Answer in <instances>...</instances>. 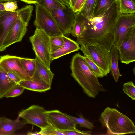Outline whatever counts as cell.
<instances>
[{
	"label": "cell",
	"mask_w": 135,
	"mask_h": 135,
	"mask_svg": "<svg viewBox=\"0 0 135 135\" xmlns=\"http://www.w3.org/2000/svg\"><path fill=\"white\" fill-rule=\"evenodd\" d=\"M119 14L118 1L102 15L88 18L81 14L85 29L81 36L77 37L76 42L81 46L98 44L110 51L114 40L115 26Z\"/></svg>",
	"instance_id": "cell-1"
},
{
	"label": "cell",
	"mask_w": 135,
	"mask_h": 135,
	"mask_svg": "<svg viewBox=\"0 0 135 135\" xmlns=\"http://www.w3.org/2000/svg\"><path fill=\"white\" fill-rule=\"evenodd\" d=\"M71 75L88 96L95 98L99 91H106L98 78L90 70L84 56L79 53L73 56L70 64Z\"/></svg>",
	"instance_id": "cell-2"
},
{
	"label": "cell",
	"mask_w": 135,
	"mask_h": 135,
	"mask_svg": "<svg viewBox=\"0 0 135 135\" xmlns=\"http://www.w3.org/2000/svg\"><path fill=\"white\" fill-rule=\"evenodd\" d=\"M99 120L107 128L108 135H124L135 133L133 122L115 108L107 107L101 114Z\"/></svg>",
	"instance_id": "cell-3"
},
{
	"label": "cell",
	"mask_w": 135,
	"mask_h": 135,
	"mask_svg": "<svg viewBox=\"0 0 135 135\" xmlns=\"http://www.w3.org/2000/svg\"><path fill=\"white\" fill-rule=\"evenodd\" d=\"M29 40L36 57L42 64L50 68L51 62L50 37L43 31L36 28Z\"/></svg>",
	"instance_id": "cell-4"
},
{
	"label": "cell",
	"mask_w": 135,
	"mask_h": 135,
	"mask_svg": "<svg viewBox=\"0 0 135 135\" xmlns=\"http://www.w3.org/2000/svg\"><path fill=\"white\" fill-rule=\"evenodd\" d=\"M33 9H30L16 20L8 32L0 52L4 51L11 45L21 41L27 31Z\"/></svg>",
	"instance_id": "cell-5"
},
{
	"label": "cell",
	"mask_w": 135,
	"mask_h": 135,
	"mask_svg": "<svg viewBox=\"0 0 135 135\" xmlns=\"http://www.w3.org/2000/svg\"><path fill=\"white\" fill-rule=\"evenodd\" d=\"M35 6L36 17L34 25L49 37L64 35L49 12L38 4Z\"/></svg>",
	"instance_id": "cell-6"
},
{
	"label": "cell",
	"mask_w": 135,
	"mask_h": 135,
	"mask_svg": "<svg viewBox=\"0 0 135 135\" xmlns=\"http://www.w3.org/2000/svg\"><path fill=\"white\" fill-rule=\"evenodd\" d=\"M83 54L89 56L104 73L105 76L110 71V53L98 44L81 46Z\"/></svg>",
	"instance_id": "cell-7"
},
{
	"label": "cell",
	"mask_w": 135,
	"mask_h": 135,
	"mask_svg": "<svg viewBox=\"0 0 135 135\" xmlns=\"http://www.w3.org/2000/svg\"><path fill=\"white\" fill-rule=\"evenodd\" d=\"M49 12L64 35L68 36L70 34L75 18V13L72 8L66 6Z\"/></svg>",
	"instance_id": "cell-8"
},
{
	"label": "cell",
	"mask_w": 135,
	"mask_h": 135,
	"mask_svg": "<svg viewBox=\"0 0 135 135\" xmlns=\"http://www.w3.org/2000/svg\"><path fill=\"white\" fill-rule=\"evenodd\" d=\"M46 112L42 107L33 105L21 111L18 116L27 124L36 126L42 129L50 125L47 120Z\"/></svg>",
	"instance_id": "cell-9"
},
{
	"label": "cell",
	"mask_w": 135,
	"mask_h": 135,
	"mask_svg": "<svg viewBox=\"0 0 135 135\" xmlns=\"http://www.w3.org/2000/svg\"><path fill=\"white\" fill-rule=\"evenodd\" d=\"M33 8V6L29 5L14 12L0 11V50L8 32L16 20Z\"/></svg>",
	"instance_id": "cell-10"
},
{
	"label": "cell",
	"mask_w": 135,
	"mask_h": 135,
	"mask_svg": "<svg viewBox=\"0 0 135 135\" xmlns=\"http://www.w3.org/2000/svg\"><path fill=\"white\" fill-rule=\"evenodd\" d=\"M135 26V13L119 14L115 26L113 45L119 49L130 30Z\"/></svg>",
	"instance_id": "cell-11"
},
{
	"label": "cell",
	"mask_w": 135,
	"mask_h": 135,
	"mask_svg": "<svg viewBox=\"0 0 135 135\" xmlns=\"http://www.w3.org/2000/svg\"><path fill=\"white\" fill-rule=\"evenodd\" d=\"M119 59L126 64L135 61V26L129 31L119 49Z\"/></svg>",
	"instance_id": "cell-12"
},
{
	"label": "cell",
	"mask_w": 135,
	"mask_h": 135,
	"mask_svg": "<svg viewBox=\"0 0 135 135\" xmlns=\"http://www.w3.org/2000/svg\"><path fill=\"white\" fill-rule=\"evenodd\" d=\"M20 57L6 55L0 57V68L5 72H12L17 75L21 81L32 79L23 68Z\"/></svg>",
	"instance_id": "cell-13"
},
{
	"label": "cell",
	"mask_w": 135,
	"mask_h": 135,
	"mask_svg": "<svg viewBox=\"0 0 135 135\" xmlns=\"http://www.w3.org/2000/svg\"><path fill=\"white\" fill-rule=\"evenodd\" d=\"M49 124L61 131L76 129V126L68 114L57 110L47 111Z\"/></svg>",
	"instance_id": "cell-14"
},
{
	"label": "cell",
	"mask_w": 135,
	"mask_h": 135,
	"mask_svg": "<svg viewBox=\"0 0 135 135\" xmlns=\"http://www.w3.org/2000/svg\"><path fill=\"white\" fill-rule=\"evenodd\" d=\"M18 116L14 120L5 117H0V135L15 134V132L24 127L27 123L23 120H21Z\"/></svg>",
	"instance_id": "cell-15"
},
{
	"label": "cell",
	"mask_w": 135,
	"mask_h": 135,
	"mask_svg": "<svg viewBox=\"0 0 135 135\" xmlns=\"http://www.w3.org/2000/svg\"><path fill=\"white\" fill-rule=\"evenodd\" d=\"M64 44L60 49L51 53V61L65 55L77 51L80 49L79 44L76 42L63 36Z\"/></svg>",
	"instance_id": "cell-16"
},
{
	"label": "cell",
	"mask_w": 135,
	"mask_h": 135,
	"mask_svg": "<svg viewBox=\"0 0 135 135\" xmlns=\"http://www.w3.org/2000/svg\"><path fill=\"white\" fill-rule=\"evenodd\" d=\"M36 68L32 79L40 80L51 85L54 74L50 68L42 64L36 57Z\"/></svg>",
	"instance_id": "cell-17"
},
{
	"label": "cell",
	"mask_w": 135,
	"mask_h": 135,
	"mask_svg": "<svg viewBox=\"0 0 135 135\" xmlns=\"http://www.w3.org/2000/svg\"><path fill=\"white\" fill-rule=\"evenodd\" d=\"M18 84L25 89L31 91L45 92L51 88V85L44 81L40 80H28L21 81Z\"/></svg>",
	"instance_id": "cell-18"
},
{
	"label": "cell",
	"mask_w": 135,
	"mask_h": 135,
	"mask_svg": "<svg viewBox=\"0 0 135 135\" xmlns=\"http://www.w3.org/2000/svg\"><path fill=\"white\" fill-rule=\"evenodd\" d=\"M110 53V71L115 81L117 82L118 81L119 78L122 76L119 71L118 64L119 58L118 49L113 45Z\"/></svg>",
	"instance_id": "cell-19"
},
{
	"label": "cell",
	"mask_w": 135,
	"mask_h": 135,
	"mask_svg": "<svg viewBox=\"0 0 135 135\" xmlns=\"http://www.w3.org/2000/svg\"><path fill=\"white\" fill-rule=\"evenodd\" d=\"M17 84L10 78L6 72L0 68V99Z\"/></svg>",
	"instance_id": "cell-20"
},
{
	"label": "cell",
	"mask_w": 135,
	"mask_h": 135,
	"mask_svg": "<svg viewBox=\"0 0 135 135\" xmlns=\"http://www.w3.org/2000/svg\"><path fill=\"white\" fill-rule=\"evenodd\" d=\"M120 14L135 13V0H118Z\"/></svg>",
	"instance_id": "cell-21"
},
{
	"label": "cell",
	"mask_w": 135,
	"mask_h": 135,
	"mask_svg": "<svg viewBox=\"0 0 135 135\" xmlns=\"http://www.w3.org/2000/svg\"><path fill=\"white\" fill-rule=\"evenodd\" d=\"M85 29V26L80 12L75 13L74 22L70 32L72 35L75 37L81 36Z\"/></svg>",
	"instance_id": "cell-22"
},
{
	"label": "cell",
	"mask_w": 135,
	"mask_h": 135,
	"mask_svg": "<svg viewBox=\"0 0 135 135\" xmlns=\"http://www.w3.org/2000/svg\"><path fill=\"white\" fill-rule=\"evenodd\" d=\"M118 1V0H98L94 10L93 17L103 15L114 2Z\"/></svg>",
	"instance_id": "cell-23"
},
{
	"label": "cell",
	"mask_w": 135,
	"mask_h": 135,
	"mask_svg": "<svg viewBox=\"0 0 135 135\" xmlns=\"http://www.w3.org/2000/svg\"><path fill=\"white\" fill-rule=\"evenodd\" d=\"M20 60L24 70L32 79L36 68L35 59L20 57Z\"/></svg>",
	"instance_id": "cell-24"
},
{
	"label": "cell",
	"mask_w": 135,
	"mask_h": 135,
	"mask_svg": "<svg viewBox=\"0 0 135 135\" xmlns=\"http://www.w3.org/2000/svg\"><path fill=\"white\" fill-rule=\"evenodd\" d=\"M37 3L49 11L66 6L61 0H37Z\"/></svg>",
	"instance_id": "cell-25"
},
{
	"label": "cell",
	"mask_w": 135,
	"mask_h": 135,
	"mask_svg": "<svg viewBox=\"0 0 135 135\" xmlns=\"http://www.w3.org/2000/svg\"><path fill=\"white\" fill-rule=\"evenodd\" d=\"M98 1L87 0L83 8L79 12L86 18L93 17L94 10Z\"/></svg>",
	"instance_id": "cell-26"
},
{
	"label": "cell",
	"mask_w": 135,
	"mask_h": 135,
	"mask_svg": "<svg viewBox=\"0 0 135 135\" xmlns=\"http://www.w3.org/2000/svg\"><path fill=\"white\" fill-rule=\"evenodd\" d=\"M83 56L90 69L97 78H101L105 76L102 70L89 56L84 54Z\"/></svg>",
	"instance_id": "cell-27"
},
{
	"label": "cell",
	"mask_w": 135,
	"mask_h": 135,
	"mask_svg": "<svg viewBox=\"0 0 135 135\" xmlns=\"http://www.w3.org/2000/svg\"><path fill=\"white\" fill-rule=\"evenodd\" d=\"M50 37L51 53L61 48L64 44L63 36Z\"/></svg>",
	"instance_id": "cell-28"
},
{
	"label": "cell",
	"mask_w": 135,
	"mask_h": 135,
	"mask_svg": "<svg viewBox=\"0 0 135 135\" xmlns=\"http://www.w3.org/2000/svg\"><path fill=\"white\" fill-rule=\"evenodd\" d=\"M68 115L72 120L76 126L79 125V127L86 128L89 129H92L94 127L92 123L86 119L81 115H79V118Z\"/></svg>",
	"instance_id": "cell-29"
},
{
	"label": "cell",
	"mask_w": 135,
	"mask_h": 135,
	"mask_svg": "<svg viewBox=\"0 0 135 135\" xmlns=\"http://www.w3.org/2000/svg\"><path fill=\"white\" fill-rule=\"evenodd\" d=\"M123 90L133 100H135V86L133 82L129 81L124 83Z\"/></svg>",
	"instance_id": "cell-30"
},
{
	"label": "cell",
	"mask_w": 135,
	"mask_h": 135,
	"mask_svg": "<svg viewBox=\"0 0 135 135\" xmlns=\"http://www.w3.org/2000/svg\"><path fill=\"white\" fill-rule=\"evenodd\" d=\"M41 135H65L63 131L59 130L50 125L41 129Z\"/></svg>",
	"instance_id": "cell-31"
},
{
	"label": "cell",
	"mask_w": 135,
	"mask_h": 135,
	"mask_svg": "<svg viewBox=\"0 0 135 135\" xmlns=\"http://www.w3.org/2000/svg\"><path fill=\"white\" fill-rule=\"evenodd\" d=\"M25 89L23 87L17 84L9 91L4 97L8 98L20 96L23 93Z\"/></svg>",
	"instance_id": "cell-32"
},
{
	"label": "cell",
	"mask_w": 135,
	"mask_h": 135,
	"mask_svg": "<svg viewBox=\"0 0 135 135\" xmlns=\"http://www.w3.org/2000/svg\"><path fill=\"white\" fill-rule=\"evenodd\" d=\"M18 1L15 0L9 1L4 2V6L5 11L14 12L18 8Z\"/></svg>",
	"instance_id": "cell-33"
},
{
	"label": "cell",
	"mask_w": 135,
	"mask_h": 135,
	"mask_svg": "<svg viewBox=\"0 0 135 135\" xmlns=\"http://www.w3.org/2000/svg\"><path fill=\"white\" fill-rule=\"evenodd\" d=\"M65 135H90L91 131H83L76 129L63 131Z\"/></svg>",
	"instance_id": "cell-34"
},
{
	"label": "cell",
	"mask_w": 135,
	"mask_h": 135,
	"mask_svg": "<svg viewBox=\"0 0 135 135\" xmlns=\"http://www.w3.org/2000/svg\"><path fill=\"white\" fill-rule=\"evenodd\" d=\"M87 0H77L72 9L75 13L80 12L84 7Z\"/></svg>",
	"instance_id": "cell-35"
},
{
	"label": "cell",
	"mask_w": 135,
	"mask_h": 135,
	"mask_svg": "<svg viewBox=\"0 0 135 135\" xmlns=\"http://www.w3.org/2000/svg\"><path fill=\"white\" fill-rule=\"evenodd\" d=\"M10 78L13 82L18 84L21 80L20 78L16 74L11 72L7 73Z\"/></svg>",
	"instance_id": "cell-36"
},
{
	"label": "cell",
	"mask_w": 135,
	"mask_h": 135,
	"mask_svg": "<svg viewBox=\"0 0 135 135\" xmlns=\"http://www.w3.org/2000/svg\"><path fill=\"white\" fill-rule=\"evenodd\" d=\"M28 4H35L37 3V0H20Z\"/></svg>",
	"instance_id": "cell-37"
},
{
	"label": "cell",
	"mask_w": 135,
	"mask_h": 135,
	"mask_svg": "<svg viewBox=\"0 0 135 135\" xmlns=\"http://www.w3.org/2000/svg\"><path fill=\"white\" fill-rule=\"evenodd\" d=\"M63 4L65 6L71 7L70 0H61Z\"/></svg>",
	"instance_id": "cell-38"
},
{
	"label": "cell",
	"mask_w": 135,
	"mask_h": 135,
	"mask_svg": "<svg viewBox=\"0 0 135 135\" xmlns=\"http://www.w3.org/2000/svg\"><path fill=\"white\" fill-rule=\"evenodd\" d=\"M27 134L28 135H41V134L40 131H36L33 132H28Z\"/></svg>",
	"instance_id": "cell-39"
},
{
	"label": "cell",
	"mask_w": 135,
	"mask_h": 135,
	"mask_svg": "<svg viewBox=\"0 0 135 135\" xmlns=\"http://www.w3.org/2000/svg\"><path fill=\"white\" fill-rule=\"evenodd\" d=\"M4 2H0V11H5L4 6Z\"/></svg>",
	"instance_id": "cell-40"
},
{
	"label": "cell",
	"mask_w": 135,
	"mask_h": 135,
	"mask_svg": "<svg viewBox=\"0 0 135 135\" xmlns=\"http://www.w3.org/2000/svg\"><path fill=\"white\" fill-rule=\"evenodd\" d=\"M71 7L72 8L74 6L77 0H70Z\"/></svg>",
	"instance_id": "cell-41"
},
{
	"label": "cell",
	"mask_w": 135,
	"mask_h": 135,
	"mask_svg": "<svg viewBox=\"0 0 135 135\" xmlns=\"http://www.w3.org/2000/svg\"><path fill=\"white\" fill-rule=\"evenodd\" d=\"M12 0H0V2H5L6 1H12Z\"/></svg>",
	"instance_id": "cell-42"
}]
</instances>
